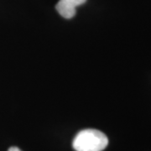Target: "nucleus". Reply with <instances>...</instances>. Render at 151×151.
I'll use <instances>...</instances> for the list:
<instances>
[{"label":"nucleus","mask_w":151,"mask_h":151,"mask_svg":"<svg viewBox=\"0 0 151 151\" xmlns=\"http://www.w3.org/2000/svg\"><path fill=\"white\" fill-rule=\"evenodd\" d=\"M8 151H22L20 149H19L18 147H15V146H13V147H10L9 149V150Z\"/></svg>","instance_id":"7ed1b4c3"},{"label":"nucleus","mask_w":151,"mask_h":151,"mask_svg":"<svg viewBox=\"0 0 151 151\" xmlns=\"http://www.w3.org/2000/svg\"><path fill=\"white\" fill-rule=\"evenodd\" d=\"M108 145V137L103 132L92 129L80 131L72 142L76 151H103Z\"/></svg>","instance_id":"f257e3e1"},{"label":"nucleus","mask_w":151,"mask_h":151,"mask_svg":"<svg viewBox=\"0 0 151 151\" xmlns=\"http://www.w3.org/2000/svg\"><path fill=\"white\" fill-rule=\"evenodd\" d=\"M86 0H59L55 6L56 10L65 19H71L75 16L76 8L83 4Z\"/></svg>","instance_id":"f03ea898"}]
</instances>
